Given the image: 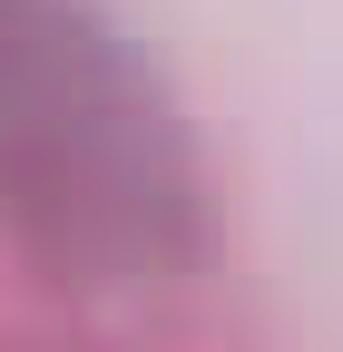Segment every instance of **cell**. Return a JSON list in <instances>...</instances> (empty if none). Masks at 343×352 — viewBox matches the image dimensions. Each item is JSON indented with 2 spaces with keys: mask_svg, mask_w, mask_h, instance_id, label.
I'll return each mask as SVG.
<instances>
[{
  "mask_svg": "<svg viewBox=\"0 0 343 352\" xmlns=\"http://www.w3.org/2000/svg\"><path fill=\"white\" fill-rule=\"evenodd\" d=\"M0 226L79 284H167L206 254L187 118L89 0H0Z\"/></svg>",
  "mask_w": 343,
  "mask_h": 352,
  "instance_id": "6da1fadb",
  "label": "cell"
}]
</instances>
